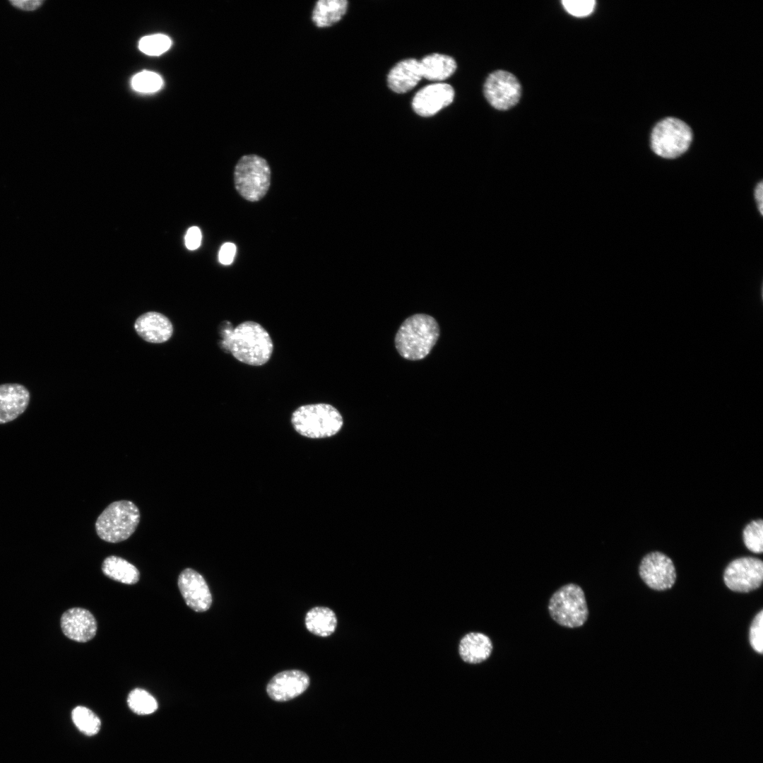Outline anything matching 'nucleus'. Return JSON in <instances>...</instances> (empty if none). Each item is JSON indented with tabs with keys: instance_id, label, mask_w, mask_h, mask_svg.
<instances>
[{
	"instance_id": "nucleus-7",
	"label": "nucleus",
	"mask_w": 763,
	"mask_h": 763,
	"mask_svg": "<svg viewBox=\"0 0 763 763\" xmlns=\"http://www.w3.org/2000/svg\"><path fill=\"white\" fill-rule=\"evenodd\" d=\"M692 132L684 122L673 117L659 122L651 134V147L658 156L675 158L685 153L692 142Z\"/></svg>"
},
{
	"instance_id": "nucleus-31",
	"label": "nucleus",
	"mask_w": 763,
	"mask_h": 763,
	"mask_svg": "<svg viewBox=\"0 0 763 763\" xmlns=\"http://www.w3.org/2000/svg\"><path fill=\"white\" fill-rule=\"evenodd\" d=\"M236 253V246L232 242L224 243L218 254L220 262L223 265H230L232 263Z\"/></svg>"
},
{
	"instance_id": "nucleus-9",
	"label": "nucleus",
	"mask_w": 763,
	"mask_h": 763,
	"mask_svg": "<svg viewBox=\"0 0 763 763\" xmlns=\"http://www.w3.org/2000/svg\"><path fill=\"white\" fill-rule=\"evenodd\" d=\"M483 91L485 98L494 108L507 110L518 103L521 87L511 73L497 70L487 76Z\"/></svg>"
},
{
	"instance_id": "nucleus-18",
	"label": "nucleus",
	"mask_w": 763,
	"mask_h": 763,
	"mask_svg": "<svg viewBox=\"0 0 763 763\" xmlns=\"http://www.w3.org/2000/svg\"><path fill=\"white\" fill-rule=\"evenodd\" d=\"M492 648V642L488 636L480 632H470L461 639L459 653L464 662L477 664L490 656Z\"/></svg>"
},
{
	"instance_id": "nucleus-12",
	"label": "nucleus",
	"mask_w": 763,
	"mask_h": 763,
	"mask_svg": "<svg viewBox=\"0 0 763 763\" xmlns=\"http://www.w3.org/2000/svg\"><path fill=\"white\" fill-rule=\"evenodd\" d=\"M454 97V90L449 84L433 83L416 93L412 101V107L418 115L431 117L449 105Z\"/></svg>"
},
{
	"instance_id": "nucleus-20",
	"label": "nucleus",
	"mask_w": 763,
	"mask_h": 763,
	"mask_svg": "<svg viewBox=\"0 0 763 763\" xmlns=\"http://www.w3.org/2000/svg\"><path fill=\"white\" fill-rule=\"evenodd\" d=\"M420 66L422 78L434 81L448 78L456 69L451 57L437 53L425 56L420 61Z\"/></svg>"
},
{
	"instance_id": "nucleus-5",
	"label": "nucleus",
	"mask_w": 763,
	"mask_h": 763,
	"mask_svg": "<svg viewBox=\"0 0 763 763\" xmlns=\"http://www.w3.org/2000/svg\"><path fill=\"white\" fill-rule=\"evenodd\" d=\"M271 175V168L266 159L256 154L244 155L234 169L235 189L244 199L259 201L269 189Z\"/></svg>"
},
{
	"instance_id": "nucleus-1",
	"label": "nucleus",
	"mask_w": 763,
	"mask_h": 763,
	"mask_svg": "<svg viewBox=\"0 0 763 763\" xmlns=\"http://www.w3.org/2000/svg\"><path fill=\"white\" fill-rule=\"evenodd\" d=\"M222 337V348L244 364L261 366L272 355V339L268 331L256 321H246L234 329L226 326Z\"/></svg>"
},
{
	"instance_id": "nucleus-6",
	"label": "nucleus",
	"mask_w": 763,
	"mask_h": 763,
	"mask_svg": "<svg viewBox=\"0 0 763 763\" xmlns=\"http://www.w3.org/2000/svg\"><path fill=\"white\" fill-rule=\"evenodd\" d=\"M548 611L552 620L561 626L569 628L582 626L588 615L583 589L575 584L561 586L550 598Z\"/></svg>"
},
{
	"instance_id": "nucleus-14",
	"label": "nucleus",
	"mask_w": 763,
	"mask_h": 763,
	"mask_svg": "<svg viewBox=\"0 0 763 763\" xmlns=\"http://www.w3.org/2000/svg\"><path fill=\"white\" fill-rule=\"evenodd\" d=\"M60 623L64 635L77 642H87L97 632L95 617L89 610L82 608H72L65 611Z\"/></svg>"
},
{
	"instance_id": "nucleus-29",
	"label": "nucleus",
	"mask_w": 763,
	"mask_h": 763,
	"mask_svg": "<svg viewBox=\"0 0 763 763\" xmlns=\"http://www.w3.org/2000/svg\"><path fill=\"white\" fill-rule=\"evenodd\" d=\"M562 3L566 11L571 15L584 17L592 13L596 1L593 0H564Z\"/></svg>"
},
{
	"instance_id": "nucleus-19",
	"label": "nucleus",
	"mask_w": 763,
	"mask_h": 763,
	"mask_svg": "<svg viewBox=\"0 0 763 763\" xmlns=\"http://www.w3.org/2000/svg\"><path fill=\"white\" fill-rule=\"evenodd\" d=\"M348 6L346 0H319L313 6L311 20L319 28L331 27L343 17Z\"/></svg>"
},
{
	"instance_id": "nucleus-8",
	"label": "nucleus",
	"mask_w": 763,
	"mask_h": 763,
	"mask_svg": "<svg viewBox=\"0 0 763 763\" xmlns=\"http://www.w3.org/2000/svg\"><path fill=\"white\" fill-rule=\"evenodd\" d=\"M723 580L731 591L748 593L758 588L763 580V562L760 559L743 557L731 562L725 569Z\"/></svg>"
},
{
	"instance_id": "nucleus-11",
	"label": "nucleus",
	"mask_w": 763,
	"mask_h": 763,
	"mask_svg": "<svg viewBox=\"0 0 763 763\" xmlns=\"http://www.w3.org/2000/svg\"><path fill=\"white\" fill-rule=\"evenodd\" d=\"M178 587L186 604L201 613L208 610L212 596L203 576L191 568L184 569L178 577Z\"/></svg>"
},
{
	"instance_id": "nucleus-15",
	"label": "nucleus",
	"mask_w": 763,
	"mask_h": 763,
	"mask_svg": "<svg viewBox=\"0 0 763 763\" xmlns=\"http://www.w3.org/2000/svg\"><path fill=\"white\" fill-rule=\"evenodd\" d=\"M30 393L19 384H0V424L13 421L26 410Z\"/></svg>"
},
{
	"instance_id": "nucleus-23",
	"label": "nucleus",
	"mask_w": 763,
	"mask_h": 763,
	"mask_svg": "<svg viewBox=\"0 0 763 763\" xmlns=\"http://www.w3.org/2000/svg\"><path fill=\"white\" fill-rule=\"evenodd\" d=\"M71 717L78 729L87 735H95L100 731L101 726L100 718L85 706H78L74 708Z\"/></svg>"
},
{
	"instance_id": "nucleus-13",
	"label": "nucleus",
	"mask_w": 763,
	"mask_h": 763,
	"mask_svg": "<svg viewBox=\"0 0 763 763\" xmlns=\"http://www.w3.org/2000/svg\"><path fill=\"white\" fill-rule=\"evenodd\" d=\"M307 673L299 670H288L275 675L268 682L266 692L276 702H286L302 694L309 685Z\"/></svg>"
},
{
	"instance_id": "nucleus-17",
	"label": "nucleus",
	"mask_w": 763,
	"mask_h": 763,
	"mask_svg": "<svg viewBox=\"0 0 763 763\" xmlns=\"http://www.w3.org/2000/svg\"><path fill=\"white\" fill-rule=\"evenodd\" d=\"M422 78L420 61L407 59L399 61L389 71L387 83L389 88L397 93H404L413 89Z\"/></svg>"
},
{
	"instance_id": "nucleus-30",
	"label": "nucleus",
	"mask_w": 763,
	"mask_h": 763,
	"mask_svg": "<svg viewBox=\"0 0 763 763\" xmlns=\"http://www.w3.org/2000/svg\"><path fill=\"white\" fill-rule=\"evenodd\" d=\"M10 5L25 12H33L40 9L45 3V0H9Z\"/></svg>"
},
{
	"instance_id": "nucleus-22",
	"label": "nucleus",
	"mask_w": 763,
	"mask_h": 763,
	"mask_svg": "<svg viewBox=\"0 0 763 763\" xmlns=\"http://www.w3.org/2000/svg\"><path fill=\"white\" fill-rule=\"evenodd\" d=\"M102 571L110 579L125 584H136L140 578L139 571L134 564L114 555L104 560Z\"/></svg>"
},
{
	"instance_id": "nucleus-4",
	"label": "nucleus",
	"mask_w": 763,
	"mask_h": 763,
	"mask_svg": "<svg viewBox=\"0 0 763 763\" xmlns=\"http://www.w3.org/2000/svg\"><path fill=\"white\" fill-rule=\"evenodd\" d=\"M141 515L137 506L129 500L110 504L95 522L100 539L108 543H119L128 539L136 531Z\"/></svg>"
},
{
	"instance_id": "nucleus-2",
	"label": "nucleus",
	"mask_w": 763,
	"mask_h": 763,
	"mask_svg": "<svg viewBox=\"0 0 763 763\" xmlns=\"http://www.w3.org/2000/svg\"><path fill=\"white\" fill-rule=\"evenodd\" d=\"M439 334V326L434 317L415 314L400 326L394 339L395 347L402 357L420 360L430 353Z\"/></svg>"
},
{
	"instance_id": "nucleus-26",
	"label": "nucleus",
	"mask_w": 763,
	"mask_h": 763,
	"mask_svg": "<svg viewBox=\"0 0 763 763\" xmlns=\"http://www.w3.org/2000/svg\"><path fill=\"white\" fill-rule=\"evenodd\" d=\"M170 38L163 34H154L143 37L138 43L139 49L149 56H160L171 47Z\"/></svg>"
},
{
	"instance_id": "nucleus-27",
	"label": "nucleus",
	"mask_w": 763,
	"mask_h": 763,
	"mask_svg": "<svg viewBox=\"0 0 763 763\" xmlns=\"http://www.w3.org/2000/svg\"><path fill=\"white\" fill-rule=\"evenodd\" d=\"M163 81L160 76L150 71H143L136 73L131 80L134 90L143 93H152L159 90Z\"/></svg>"
},
{
	"instance_id": "nucleus-3",
	"label": "nucleus",
	"mask_w": 763,
	"mask_h": 763,
	"mask_svg": "<svg viewBox=\"0 0 763 763\" xmlns=\"http://www.w3.org/2000/svg\"><path fill=\"white\" fill-rule=\"evenodd\" d=\"M291 423L301 435L321 439L337 434L341 429L343 420L339 411L328 403L301 406L292 414Z\"/></svg>"
},
{
	"instance_id": "nucleus-24",
	"label": "nucleus",
	"mask_w": 763,
	"mask_h": 763,
	"mask_svg": "<svg viewBox=\"0 0 763 763\" xmlns=\"http://www.w3.org/2000/svg\"><path fill=\"white\" fill-rule=\"evenodd\" d=\"M127 704L131 710L138 715L150 714L158 709V702L154 697L140 688H136L129 693Z\"/></svg>"
},
{
	"instance_id": "nucleus-32",
	"label": "nucleus",
	"mask_w": 763,
	"mask_h": 763,
	"mask_svg": "<svg viewBox=\"0 0 763 763\" xmlns=\"http://www.w3.org/2000/svg\"><path fill=\"white\" fill-rule=\"evenodd\" d=\"M201 242V232L200 229L196 226L190 227L185 236L186 247L190 250H194L200 246Z\"/></svg>"
},
{
	"instance_id": "nucleus-21",
	"label": "nucleus",
	"mask_w": 763,
	"mask_h": 763,
	"mask_svg": "<svg viewBox=\"0 0 763 763\" xmlns=\"http://www.w3.org/2000/svg\"><path fill=\"white\" fill-rule=\"evenodd\" d=\"M305 626L311 633L319 637H326L335 632L337 617L335 613L329 608L314 607L306 614Z\"/></svg>"
},
{
	"instance_id": "nucleus-25",
	"label": "nucleus",
	"mask_w": 763,
	"mask_h": 763,
	"mask_svg": "<svg viewBox=\"0 0 763 763\" xmlns=\"http://www.w3.org/2000/svg\"><path fill=\"white\" fill-rule=\"evenodd\" d=\"M743 542L746 548L757 554L763 551V521L753 520L746 525L743 531Z\"/></svg>"
},
{
	"instance_id": "nucleus-10",
	"label": "nucleus",
	"mask_w": 763,
	"mask_h": 763,
	"mask_svg": "<svg viewBox=\"0 0 763 763\" xmlns=\"http://www.w3.org/2000/svg\"><path fill=\"white\" fill-rule=\"evenodd\" d=\"M639 572L644 583L656 591L670 588L676 580L675 567L672 560L658 551L651 552L642 558Z\"/></svg>"
},
{
	"instance_id": "nucleus-28",
	"label": "nucleus",
	"mask_w": 763,
	"mask_h": 763,
	"mask_svg": "<svg viewBox=\"0 0 763 763\" xmlns=\"http://www.w3.org/2000/svg\"><path fill=\"white\" fill-rule=\"evenodd\" d=\"M763 610H761L753 619L750 627L749 640L752 649L762 654L763 652Z\"/></svg>"
},
{
	"instance_id": "nucleus-33",
	"label": "nucleus",
	"mask_w": 763,
	"mask_h": 763,
	"mask_svg": "<svg viewBox=\"0 0 763 763\" xmlns=\"http://www.w3.org/2000/svg\"><path fill=\"white\" fill-rule=\"evenodd\" d=\"M755 198L757 203L758 209L760 213L763 214V183L760 182L757 184L755 189Z\"/></svg>"
},
{
	"instance_id": "nucleus-16",
	"label": "nucleus",
	"mask_w": 763,
	"mask_h": 763,
	"mask_svg": "<svg viewBox=\"0 0 763 763\" xmlns=\"http://www.w3.org/2000/svg\"><path fill=\"white\" fill-rule=\"evenodd\" d=\"M134 329L144 341L162 343L168 341L173 333L170 319L157 312H148L141 315L135 321Z\"/></svg>"
}]
</instances>
